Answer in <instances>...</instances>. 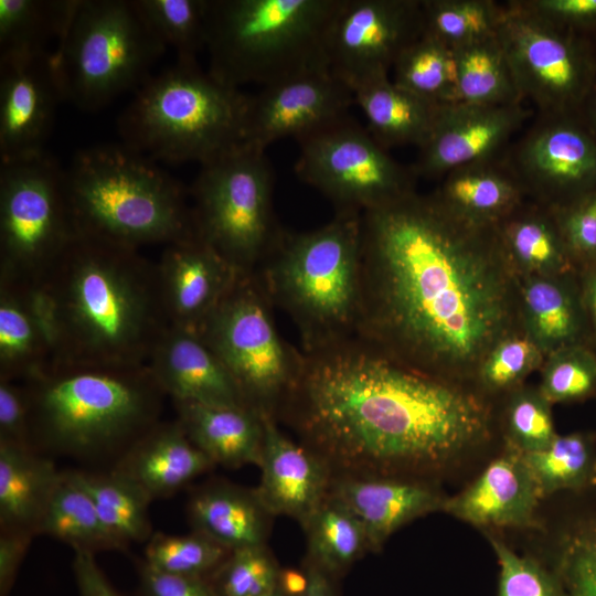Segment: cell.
Here are the masks:
<instances>
[{"instance_id":"83f0119b","label":"cell","mask_w":596,"mask_h":596,"mask_svg":"<svg viewBox=\"0 0 596 596\" xmlns=\"http://www.w3.org/2000/svg\"><path fill=\"white\" fill-rule=\"evenodd\" d=\"M192 531L233 551L266 545L274 518L254 488L213 480L196 488L188 500Z\"/></svg>"},{"instance_id":"7a4b0ae2","label":"cell","mask_w":596,"mask_h":596,"mask_svg":"<svg viewBox=\"0 0 596 596\" xmlns=\"http://www.w3.org/2000/svg\"><path fill=\"white\" fill-rule=\"evenodd\" d=\"M301 353L276 421L333 477L423 479L490 435L480 394L405 366L359 338Z\"/></svg>"},{"instance_id":"680465c9","label":"cell","mask_w":596,"mask_h":596,"mask_svg":"<svg viewBox=\"0 0 596 596\" xmlns=\"http://www.w3.org/2000/svg\"><path fill=\"white\" fill-rule=\"evenodd\" d=\"M309 585V577L306 568L280 567L277 581V588L285 596H304Z\"/></svg>"},{"instance_id":"cb8c5ba5","label":"cell","mask_w":596,"mask_h":596,"mask_svg":"<svg viewBox=\"0 0 596 596\" xmlns=\"http://www.w3.org/2000/svg\"><path fill=\"white\" fill-rule=\"evenodd\" d=\"M329 493L362 523L373 553L403 525L443 511L446 499L424 479L390 476H336Z\"/></svg>"},{"instance_id":"e575fe53","label":"cell","mask_w":596,"mask_h":596,"mask_svg":"<svg viewBox=\"0 0 596 596\" xmlns=\"http://www.w3.org/2000/svg\"><path fill=\"white\" fill-rule=\"evenodd\" d=\"M38 534L67 543L73 551L95 554L127 549L105 525L87 492L62 471L41 519Z\"/></svg>"},{"instance_id":"6f0895ef","label":"cell","mask_w":596,"mask_h":596,"mask_svg":"<svg viewBox=\"0 0 596 596\" xmlns=\"http://www.w3.org/2000/svg\"><path fill=\"white\" fill-rule=\"evenodd\" d=\"M584 276L581 284V294L586 312L588 329L596 342V263L582 267Z\"/></svg>"},{"instance_id":"7c38bea8","label":"cell","mask_w":596,"mask_h":596,"mask_svg":"<svg viewBox=\"0 0 596 596\" xmlns=\"http://www.w3.org/2000/svg\"><path fill=\"white\" fill-rule=\"evenodd\" d=\"M65 169L46 151L0 162V278L39 285L75 236Z\"/></svg>"},{"instance_id":"4316f807","label":"cell","mask_w":596,"mask_h":596,"mask_svg":"<svg viewBox=\"0 0 596 596\" xmlns=\"http://www.w3.org/2000/svg\"><path fill=\"white\" fill-rule=\"evenodd\" d=\"M519 305L521 327L545 358L585 343L587 318L573 272L519 277Z\"/></svg>"},{"instance_id":"7402d4cb","label":"cell","mask_w":596,"mask_h":596,"mask_svg":"<svg viewBox=\"0 0 596 596\" xmlns=\"http://www.w3.org/2000/svg\"><path fill=\"white\" fill-rule=\"evenodd\" d=\"M541 499L522 453L505 444L475 481L445 499L443 511L478 528L536 529Z\"/></svg>"},{"instance_id":"30bf717a","label":"cell","mask_w":596,"mask_h":596,"mask_svg":"<svg viewBox=\"0 0 596 596\" xmlns=\"http://www.w3.org/2000/svg\"><path fill=\"white\" fill-rule=\"evenodd\" d=\"M274 182L265 151L241 145L201 164L189 189L198 234L242 273H253L284 231Z\"/></svg>"},{"instance_id":"1f68e13d","label":"cell","mask_w":596,"mask_h":596,"mask_svg":"<svg viewBox=\"0 0 596 596\" xmlns=\"http://www.w3.org/2000/svg\"><path fill=\"white\" fill-rule=\"evenodd\" d=\"M61 476L53 461L40 456L35 448L0 441V530L38 535Z\"/></svg>"},{"instance_id":"c3c4849f","label":"cell","mask_w":596,"mask_h":596,"mask_svg":"<svg viewBox=\"0 0 596 596\" xmlns=\"http://www.w3.org/2000/svg\"><path fill=\"white\" fill-rule=\"evenodd\" d=\"M553 573L562 596H596V517L564 536Z\"/></svg>"},{"instance_id":"8fae6325","label":"cell","mask_w":596,"mask_h":596,"mask_svg":"<svg viewBox=\"0 0 596 596\" xmlns=\"http://www.w3.org/2000/svg\"><path fill=\"white\" fill-rule=\"evenodd\" d=\"M272 309L255 275L244 273L199 334L232 376L247 407L276 419L302 353L280 337Z\"/></svg>"},{"instance_id":"be15d7a7","label":"cell","mask_w":596,"mask_h":596,"mask_svg":"<svg viewBox=\"0 0 596 596\" xmlns=\"http://www.w3.org/2000/svg\"><path fill=\"white\" fill-rule=\"evenodd\" d=\"M590 485H596V462L594 465V469H593V472H592V477H590V481H589Z\"/></svg>"},{"instance_id":"d6a6232c","label":"cell","mask_w":596,"mask_h":596,"mask_svg":"<svg viewBox=\"0 0 596 596\" xmlns=\"http://www.w3.org/2000/svg\"><path fill=\"white\" fill-rule=\"evenodd\" d=\"M497 228L518 277L562 275L575 269L552 209L525 200Z\"/></svg>"},{"instance_id":"db71d44e","label":"cell","mask_w":596,"mask_h":596,"mask_svg":"<svg viewBox=\"0 0 596 596\" xmlns=\"http://www.w3.org/2000/svg\"><path fill=\"white\" fill-rule=\"evenodd\" d=\"M138 596H216L203 577L158 571L143 561L138 565Z\"/></svg>"},{"instance_id":"681fc988","label":"cell","mask_w":596,"mask_h":596,"mask_svg":"<svg viewBox=\"0 0 596 596\" xmlns=\"http://www.w3.org/2000/svg\"><path fill=\"white\" fill-rule=\"evenodd\" d=\"M488 539L500 566L497 596H562L553 572L532 557L518 555L500 539Z\"/></svg>"},{"instance_id":"6da1fadb","label":"cell","mask_w":596,"mask_h":596,"mask_svg":"<svg viewBox=\"0 0 596 596\" xmlns=\"http://www.w3.org/2000/svg\"><path fill=\"white\" fill-rule=\"evenodd\" d=\"M521 329L519 277L497 224L416 191L362 213L356 338L413 370L475 385L487 354Z\"/></svg>"},{"instance_id":"f35d334b","label":"cell","mask_w":596,"mask_h":596,"mask_svg":"<svg viewBox=\"0 0 596 596\" xmlns=\"http://www.w3.org/2000/svg\"><path fill=\"white\" fill-rule=\"evenodd\" d=\"M423 33L451 49L498 35L504 3L492 0H422Z\"/></svg>"},{"instance_id":"4dcf8cb0","label":"cell","mask_w":596,"mask_h":596,"mask_svg":"<svg viewBox=\"0 0 596 596\" xmlns=\"http://www.w3.org/2000/svg\"><path fill=\"white\" fill-rule=\"evenodd\" d=\"M354 102L366 119V129L384 149L427 141L441 105L396 85L389 76L353 89Z\"/></svg>"},{"instance_id":"74e56055","label":"cell","mask_w":596,"mask_h":596,"mask_svg":"<svg viewBox=\"0 0 596 596\" xmlns=\"http://www.w3.org/2000/svg\"><path fill=\"white\" fill-rule=\"evenodd\" d=\"M78 0H0V58L47 52L62 39Z\"/></svg>"},{"instance_id":"11a10c76","label":"cell","mask_w":596,"mask_h":596,"mask_svg":"<svg viewBox=\"0 0 596 596\" xmlns=\"http://www.w3.org/2000/svg\"><path fill=\"white\" fill-rule=\"evenodd\" d=\"M33 536L29 531L0 530V596L10 595Z\"/></svg>"},{"instance_id":"277c9868","label":"cell","mask_w":596,"mask_h":596,"mask_svg":"<svg viewBox=\"0 0 596 596\" xmlns=\"http://www.w3.org/2000/svg\"><path fill=\"white\" fill-rule=\"evenodd\" d=\"M22 383L33 447L84 460L119 458L160 422L167 396L147 364L53 362Z\"/></svg>"},{"instance_id":"7dc6e473","label":"cell","mask_w":596,"mask_h":596,"mask_svg":"<svg viewBox=\"0 0 596 596\" xmlns=\"http://www.w3.org/2000/svg\"><path fill=\"white\" fill-rule=\"evenodd\" d=\"M509 394L504 411L505 444L522 454L547 447L557 435L551 404L538 387L521 385Z\"/></svg>"},{"instance_id":"b9f144b4","label":"cell","mask_w":596,"mask_h":596,"mask_svg":"<svg viewBox=\"0 0 596 596\" xmlns=\"http://www.w3.org/2000/svg\"><path fill=\"white\" fill-rule=\"evenodd\" d=\"M522 455L542 498L589 483L596 462L590 440L581 433L556 435L547 447Z\"/></svg>"},{"instance_id":"d4e9b609","label":"cell","mask_w":596,"mask_h":596,"mask_svg":"<svg viewBox=\"0 0 596 596\" xmlns=\"http://www.w3.org/2000/svg\"><path fill=\"white\" fill-rule=\"evenodd\" d=\"M53 361L52 327L40 288L0 278V379L23 382Z\"/></svg>"},{"instance_id":"ffe728a7","label":"cell","mask_w":596,"mask_h":596,"mask_svg":"<svg viewBox=\"0 0 596 596\" xmlns=\"http://www.w3.org/2000/svg\"><path fill=\"white\" fill-rule=\"evenodd\" d=\"M156 266L169 324L198 333L244 274L199 234L166 245Z\"/></svg>"},{"instance_id":"5bb4252c","label":"cell","mask_w":596,"mask_h":596,"mask_svg":"<svg viewBox=\"0 0 596 596\" xmlns=\"http://www.w3.org/2000/svg\"><path fill=\"white\" fill-rule=\"evenodd\" d=\"M296 175L339 211L363 213L415 191V174L351 116L300 141Z\"/></svg>"},{"instance_id":"9a60e30c","label":"cell","mask_w":596,"mask_h":596,"mask_svg":"<svg viewBox=\"0 0 596 596\" xmlns=\"http://www.w3.org/2000/svg\"><path fill=\"white\" fill-rule=\"evenodd\" d=\"M503 161L526 198L550 209L596 188V138L581 114L539 115Z\"/></svg>"},{"instance_id":"836d02e7","label":"cell","mask_w":596,"mask_h":596,"mask_svg":"<svg viewBox=\"0 0 596 596\" xmlns=\"http://www.w3.org/2000/svg\"><path fill=\"white\" fill-rule=\"evenodd\" d=\"M302 530L307 541L305 560L336 579L371 552L362 523L345 504L330 493Z\"/></svg>"},{"instance_id":"e0dca14e","label":"cell","mask_w":596,"mask_h":596,"mask_svg":"<svg viewBox=\"0 0 596 596\" xmlns=\"http://www.w3.org/2000/svg\"><path fill=\"white\" fill-rule=\"evenodd\" d=\"M353 89L330 70L262 87L248 100L243 145L263 151L275 141H300L350 117Z\"/></svg>"},{"instance_id":"6125c7cd","label":"cell","mask_w":596,"mask_h":596,"mask_svg":"<svg viewBox=\"0 0 596 596\" xmlns=\"http://www.w3.org/2000/svg\"><path fill=\"white\" fill-rule=\"evenodd\" d=\"M265 596H285L277 587Z\"/></svg>"},{"instance_id":"9c48e42d","label":"cell","mask_w":596,"mask_h":596,"mask_svg":"<svg viewBox=\"0 0 596 596\" xmlns=\"http://www.w3.org/2000/svg\"><path fill=\"white\" fill-rule=\"evenodd\" d=\"M166 49L134 0H78L52 53L65 102L93 113L135 93Z\"/></svg>"},{"instance_id":"5b68a950","label":"cell","mask_w":596,"mask_h":596,"mask_svg":"<svg viewBox=\"0 0 596 596\" xmlns=\"http://www.w3.org/2000/svg\"><path fill=\"white\" fill-rule=\"evenodd\" d=\"M65 190L77 234L137 249L198 235L189 190L123 142L78 150Z\"/></svg>"},{"instance_id":"60d3db41","label":"cell","mask_w":596,"mask_h":596,"mask_svg":"<svg viewBox=\"0 0 596 596\" xmlns=\"http://www.w3.org/2000/svg\"><path fill=\"white\" fill-rule=\"evenodd\" d=\"M151 31L177 60L196 61L206 47L209 0H134Z\"/></svg>"},{"instance_id":"484cf974","label":"cell","mask_w":596,"mask_h":596,"mask_svg":"<svg viewBox=\"0 0 596 596\" xmlns=\"http://www.w3.org/2000/svg\"><path fill=\"white\" fill-rule=\"evenodd\" d=\"M214 467L175 419L156 424L116 460L113 469L137 482L153 500L172 496Z\"/></svg>"},{"instance_id":"603a6c76","label":"cell","mask_w":596,"mask_h":596,"mask_svg":"<svg viewBox=\"0 0 596 596\" xmlns=\"http://www.w3.org/2000/svg\"><path fill=\"white\" fill-rule=\"evenodd\" d=\"M147 365L172 402L247 407L223 363L195 331L169 324Z\"/></svg>"},{"instance_id":"7bdbcfd3","label":"cell","mask_w":596,"mask_h":596,"mask_svg":"<svg viewBox=\"0 0 596 596\" xmlns=\"http://www.w3.org/2000/svg\"><path fill=\"white\" fill-rule=\"evenodd\" d=\"M230 552L194 531L182 535L152 533L143 562L164 573L207 578Z\"/></svg>"},{"instance_id":"d590c367","label":"cell","mask_w":596,"mask_h":596,"mask_svg":"<svg viewBox=\"0 0 596 596\" xmlns=\"http://www.w3.org/2000/svg\"><path fill=\"white\" fill-rule=\"evenodd\" d=\"M67 472L87 492L108 530L125 545L150 539L152 498L137 482L113 468L107 472Z\"/></svg>"},{"instance_id":"4fadbf2b","label":"cell","mask_w":596,"mask_h":596,"mask_svg":"<svg viewBox=\"0 0 596 596\" xmlns=\"http://www.w3.org/2000/svg\"><path fill=\"white\" fill-rule=\"evenodd\" d=\"M523 100L539 115H575L596 86V52L582 34L557 28L521 8L504 3L498 30Z\"/></svg>"},{"instance_id":"f1b7e54d","label":"cell","mask_w":596,"mask_h":596,"mask_svg":"<svg viewBox=\"0 0 596 596\" xmlns=\"http://www.w3.org/2000/svg\"><path fill=\"white\" fill-rule=\"evenodd\" d=\"M189 439L216 466L258 467L263 447L260 416L247 407L173 402Z\"/></svg>"},{"instance_id":"52a82bcc","label":"cell","mask_w":596,"mask_h":596,"mask_svg":"<svg viewBox=\"0 0 596 596\" xmlns=\"http://www.w3.org/2000/svg\"><path fill=\"white\" fill-rule=\"evenodd\" d=\"M343 0H209V73L240 88L327 71L330 26Z\"/></svg>"},{"instance_id":"8d00e7d4","label":"cell","mask_w":596,"mask_h":596,"mask_svg":"<svg viewBox=\"0 0 596 596\" xmlns=\"http://www.w3.org/2000/svg\"><path fill=\"white\" fill-rule=\"evenodd\" d=\"M456 81L451 104L523 103L498 35L453 49Z\"/></svg>"},{"instance_id":"3957f363","label":"cell","mask_w":596,"mask_h":596,"mask_svg":"<svg viewBox=\"0 0 596 596\" xmlns=\"http://www.w3.org/2000/svg\"><path fill=\"white\" fill-rule=\"evenodd\" d=\"M36 286L49 310L53 362L143 365L169 326L156 263L137 248L76 233Z\"/></svg>"},{"instance_id":"94428289","label":"cell","mask_w":596,"mask_h":596,"mask_svg":"<svg viewBox=\"0 0 596 596\" xmlns=\"http://www.w3.org/2000/svg\"><path fill=\"white\" fill-rule=\"evenodd\" d=\"M581 115L587 127L596 138V86L587 97L582 108Z\"/></svg>"},{"instance_id":"ee69618b","label":"cell","mask_w":596,"mask_h":596,"mask_svg":"<svg viewBox=\"0 0 596 596\" xmlns=\"http://www.w3.org/2000/svg\"><path fill=\"white\" fill-rule=\"evenodd\" d=\"M545 355L523 329L500 340L479 366L475 385L487 394L509 393L541 369Z\"/></svg>"},{"instance_id":"ab89813d","label":"cell","mask_w":596,"mask_h":596,"mask_svg":"<svg viewBox=\"0 0 596 596\" xmlns=\"http://www.w3.org/2000/svg\"><path fill=\"white\" fill-rule=\"evenodd\" d=\"M394 78L400 87L436 104H451L456 81L453 49L422 34L396 58Z\"/></svg>"},{"instance_id":"2e32d148","label":"cell","mask_w":596,"mask_h":596,"mask_svg":"<svg viewBox=\"0 0 596 596\" xmlns=\"http://www.w3.org/2000/svg\"><path fill=\"white\" fill-rule=\"evenodd\" d=\"M422 0H343L328 34L330 71L352 89L389 76L423 34Z\"/></svg>"},{"instance_id":"91938a15","label":"cell","mask_w":596,"mask_h":596,"mask_svg":"<svg viewBox=\"0 0 596 596\" xmlns=\"http://www.w3.org/2000/svg\"><path fill=\"white\" fill-rule=\"evenodd\" d=\"M302 566L309 577V585L304 596H337V581L312 563L304 560Z\"/></svg>"},{"instance_id":"816d5d0a","label":"cell","mask_w":596,"mask_h":596,"mask_svg":"<svg viewBox=\"0 0 596 596\" xmlns=\"http://www.w3.org/2000/svg\"><path fill=\"white\" fill-rule=\"evenodd\" d=\"M0 441L33 447L29 395L22 382L0 379Z\"/></svg>"},{"instance_id":"9f6ffc18","label":"cell","mask_w":596,"mask_h":596,"mask_svg":"<svg viewBox=\"0 0 596 596\" xmlns=\"http://www.w3.org/2000/svg\"><path fill=\"white\" fill-rule=\"evenodd\" d=\"M72 567L78 596H120L98 566L93 553L74 551Z\"/></svg>"},{"instance_id":"8992f818","label":"cell","mask_w":596,"mask_h":596,"mask_svg":"<svg viewBox=\"0 0 596 596\" xmlns=\"http://www.w3.org/2000/svg\"><path fill=\"white\" fill-rule=\"evenodd\" d=\"M362 213L336 212L307 232L283 231L253 272L273 307L311 351L356 338L361 316Z\"/></svg>"},{"instance_id":"bcb514c9","label":"cell","mask_w":596,"mask_h":596,"mask_svg":"<svg viewBox=\"0 0 596 596\" xmlns=\"http://www.w3.org/2000/svg\"><path fill=\"white\" fill-rule=\"evenodd\" d=\"M539 391L552 405L582 400L596 391V352L585 343L547 355Z\"/></svg>"},{"instance_id":"f6af8a7d","label":"cell","mask_w":596,"mask_h":596,"mask_svg":"<svg viewBox=\"0 0 596 596\" xmlns=\"http://www.w3.org/2000/svg\"><path fill=\"white\" fill-rule=\"evenodd\" d=\"M280 567L267 544L242 547L206 579L216 596H265L277 587Z\"/></svg>"},{"instance_id":"ba28073f","label":"cell","mask_w":596,"mask_h":596,"mask_svg":"<svg viewBox=\"0 0 596 596\" xmlns=\"http://www.w3.org/2000/svg\"><path fill=\"white\" fill-rule=\"evenodd\" d=\"M249 95L177 60L152 74L118 118L121 142L152 160L206 163L243 145Z\"/></svg>"},{"instance_id":"f907efd6","label":"cell","mask_w":596,"mask_h":596,"mask_svg":"<svg viewBox=\"0 0 596 596\" xmlns=\"http://www.w3.org/2000/svg\"><path fill=\"white\" fill-rule=\"evenodd\" d=\"M552 210L574 266L596 263V188Z\"/></svg>"},{"instance_id":"f546056e","label":"cell","mask_w":596,"mask_h":596,"mask_svg":"<svg viewBox=\"0 0 596 596\" xmlns=\"http://www.w3.org/2000/svg\"><path fill=\"white\" fill-rule=\"evenodd\" d=\"M432 195L456 215L496 225L528 198L503 159L480 161L451 170Z\"/></svg>"},{"instance_id":"d6986e66","label":"cell","mask_w":596,"mask_h":596,"mask_svg":"<svg viewBox=\"0 0 596 596\" xmlns=\"http://www.w3.org/2000/svg\"><path fill=\"white\" fill-rule=\"evenodd\" d=\"M65 102L52 51L0 58V159L44 150Z\"/></svg>"},{"instance_id":"f5cc1de1","label":"cell","mask_w":596,"mask_h":596,"mask_svg":"<svg viewBox=\"0 0 596 596\" xmlns=\"http://www.w3.org/2000/svg\"><path fill=\"white\" fill-rule=\"evenodd\" d=\"M551 24L584 35L596 29V0H515Z\"/></svg>"},{"instance_id":"44dd1931","label":"cell","mask_w":596,"mask_h":596,"mask_svg":"<svg viewBox=\"0 0 596 596\" xmlns=\"http://www.w3.org/2000/svg\"><path fill=\"white\" fill-rule=\"evenodd\" d=\"M260 418V478L254 490L269 514L289 517L302 528L329 494L332 472L315 451L288 437L274 417Z\"/></svg>"},{"instance_id":"ac0fdd59","label":"cell","mask_w":596,"mask_h":596,"mask_svg":"<svg viewBox=\"0 0 596 596\" xmlns=\"http://www.w3.org/2000/svg\"><path fill=\"white\" fill-rule=\"evenodd\" d=\"M532 116L520 104H444L411 169L415 177L439 178L462 166L498 159Z\"/></svg>"}]
</instances>
